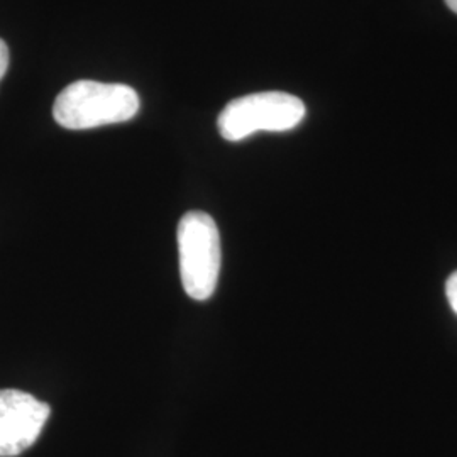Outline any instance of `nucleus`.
Returning a JSON list of instances; mask_svg holds the SVG:
<instances>
[{"label":"nucleus","instance_id":"nucleus-1","mask_svg":"<svg viewBox=\"0 0 457 457\" xmlns=\"http://www.w3.org/2000/svg\"><path fill=\"white\" fill-rule=\"evenodd\" d=\"M139 107V96L129 85L79 80L56 97L53 117L65 129L83 131L128 122Z\"/></svg>","mask_w":457,"mask_h":457},{"label":"nucleus","instance_id":"nucleus-2","mask_svg":"<svg viewBox=\"0 0 457 457\" xmlns=\"http://www.w3.org/2000/svg\"><path fill=\"white\" fill-rule=\"evenodd\" d=\"M181 285L194 300L212 296L220 273V236L209 213L192 211L179 224Z\"/></svg>","mask_w":457,"mask_h":457},{"label":"nucleus","instance_id":"nucleus-3","mask_svg":"<svg viewBox=\"0 0 457 457\" xmlns=\"http://www.w3.org/2000/svg\"><path fill=\"white\" fill-rule=\"evenodd\" d=\"M305 114V104L292 94L260 92L228 102L217 119V128L224 139L236 143L260 131H292Z\"/></svg>","mask_w":457,"mask_h":457},{"label":"nucleus","instance_id":"nucleus-4","mask_svg":"<svg viewBox=\"0 0 457 457\" xmlns=\"http://www.w3.org/2000/svg\"><path fill=\"white\" fill-rule=\"evenodd\" d=\"M51 409L33 395L0 390V457L22 454L37 441Z\"/></svg>","mask_w":457,"mask_h":457},{"label":"nucleus","instance_id":"nucleus-5","mask_svg":"<svg viewBox=\"0 0 457 457\" xmlns=\"http://www.w3.org/2000/svg\"><path fill=\"white\" fill-rule=\"evenodd\" d=\"M445 294H447V300L453 307V311L457 313V271L453 273L451 278L447 279V285H445Z\"/></svg>","mask_w":457,"mask_h":457},{"label":"nucleus","instance_id":"nucleus-6","mask_svg":"<svg viewBox=\"0 0 457 457\" xmlns=\"http://www.w3.org/2000/svg\"><path fill=\"white\" fill-rule=\"evenodd\" d=\"M9 70V48L7 45L0 39V80L4 79V75Z\"/></svg>","mask_w":457,"mask_h":457},{"label":"nucleus","instance_id":"nucleus-7","mask_svg":"<svg viewBox=\"0 0 457 457\" xmlns=\"http://www.w3.org/2000/svg\"><path fill=\"white\" fill-rule=\"evenodd\" d=\"M445 4H447V7H449L453 12H456L457 14V0H445Z\"/></svg>","mask_w":457,"mask_h":457}]
</instances>
